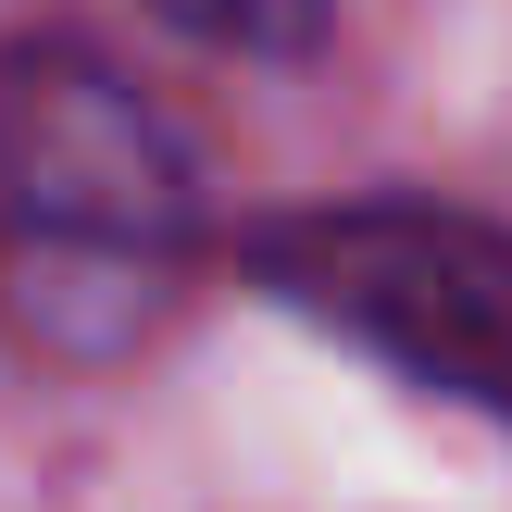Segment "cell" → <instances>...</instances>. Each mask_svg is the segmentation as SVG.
<instances>
[{"instance_id":"7a4b0ae2","label":"cell","mask_w":512,"mask_h":512,"mask_svg":"<svg viewBox=\"0 0 512 512\" xmlns=\"http://www.w3.org/2000/svg\"><path fill=\"white\" fill-rule=\"evenodd\" d=\"M250 288L288 313L363 338L375 363L425 375V388L512 413V238L438 200H313L238 238Z\"/></svg>"},{"instance_id":"3957f363","label":"cell","mask_w":512,"mask_h":512,"mask_svg":"<svg viewBox=\"0 0 512 512\" xmlns=\"http://www.w3.org/2000/svg\"><path fill=\"white\" fill-rule=\"evenodd\" d=\"M175 38H213V50H250V63H300L325 38V0H150Z\"/></svg>"},{"instance_id":"6da1fadb","label":"cell","mask_w":512,"mask_h":512,"mask_svg":"<svg viewBox=\"0 0 512 512\" xmlns=\"http://www.w3.org/2000/svg\"><path fill=\"white\" fill-rule=\"evenodd\" d=\"M200 263L175 125L88 50H0V313L63 363L138 350Z\"/></svg>"}]
</instances>
